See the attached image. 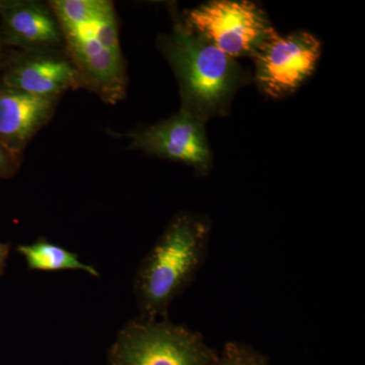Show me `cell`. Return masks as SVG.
Instances as JSON below:
<instances>
[{
  "instance_id": "5",
  "label": "cell",
  "mask_w": 365,
  "mask_h": 365,
  "mask_svg": "<svg viewBox=\"0 0 365 365\" xmlns=\"http://www.w3.org/2000/svg\"><path fill=\"white\" fill-rule=\"evenodd\" d=\"M185 25L232 58L254 57L275 29L256 4L215 0L184 14Z\"/></svg>"
},
{
  "instance_id": "8",
  "label": "cell",
  "mask_w": 365,
  "mask_h": 365,
  "mask_svg": "<svg viewBox=\"0 0 365 365\" xmlns=\"http://www.w3.org/2000/svg\"><path fill=\"white\" fill-rule=\"evenodd\" d=\"M0 83L43 98H60L67 91L85 88L64 50H9L0 69Z\"/></svg>"
},
{
  "instance_id": "15",
  "label": "cell",
  "mask_w": 365,
  "mask_h": 365,
  "mask_svg": "<svg viewBox=\"0 0 365 365\" xmlns=\"http://www.w3.org/2000/svg\"><path fill=\"white\" fill-rule=\"evenodd\" d=\"M7 52H9V49H7L6 44H4L1 32H0V69H1L2 63H4V59H6Z\"/></svg>"
},
{
  "instance_id": "1",
  "label": "cell",
  "mask_w": 365,
  "mask_h": 365,
  "mask_svg": "<svg viewBox=\"0 0 365 365\" xmlns=\"http://www.w3.org/2000/svg\"><path fill=\"white\" fill-rule=\"evenodd\" d=\"M64 41V52L76 67L85 88L103 102L116 105L126 96V63L114 4L109 0H53Z\"/></svg>"
},
{
  "instance_id": "3",
  "label": "cell",
  "mask_w": 365,
  "mask_h": 365,
  "mask_svg": "<svg viewBox=\"0 0 365 365\" xmlns=\"http://www.w3.org/2000/svg\"><path fill=\"white\" fill-rule=\"evenodd\" d=\"M211 222L205 215L180 212L143 257L133 278L139 317L169 319V309L195 280L207 258Z\"/></svg>"
},
{
  "instance_id": "7",
  "label": "cell",
  "mask_w": 365,
  "mask_h": 365,
  "mask_svg": "<svg viewBox=\"0 0 365 365\" xmlns=\"http://www.w3.org/2000/svg\"><path fill=\"white\" fill-rule=\"evenodd\" d=\"M130 148L163 160L185 163L199 176H207L212 157L205 123L180 110L158 123L130 132Z\"/></svg>"
},
{
  "instance_id": "12",
  "label": "cell",
  "mask_w": 365,
  "mask_h": 365,
  "mask_svg": "<svg viewBox=\"0 0 365 365\" xmlns=\"http://www.w3.org/2000/svg\"><path fill=\"white\" fill-rule=\"evenodd\" d=\"M213 365H269V361L251 345L230 341L223 346Z\"/></svg>"
},
{
  "instance_id": "9",
  "label": "cell",
  "mask_w": 365,
  "mask_h": 365,
  "mask_svg": "<svg viewBox=\"0 0 365 365\" xmlns=\"http://www.w3.org/2000/svg\"><path fill=\"white\" fill-rule=\"evenodd\" d=\"M0 32L9 50H64L61 26L49 2L0 0Z\"/></svg>"
},
{
  "instance_id": "4",
  "label": "cell",
  "mask_w": 365,
  "mask_h": 365,
  "mask_svg": "<svg viewBox=\"0 0 365 365\" xmlns=\"http://www.w3.org/2000/svg\"><path fill=\"white\" fill-rule=\"evenodd\" d=\"M218 352L202 334L169 319L127 322L108 351L109 365H213Z\"/></svg>"
},
{
  "instance_id": "14",
  "label": "cell",
  "mask_w": 365,
  "mask_h": 365,
  "mask_svg": "<svg viewBox=\"0 0 365 365\" xmlns=\"http://www.w3.org/2000/svg\"><path fill=\"white\" fill-rule=\"evenodd\" d=\"M11 244H4L0 242V277L4 273V269L6 267V260L11 253Z\"/></svg>"
},
{
  "instance_id": "13",
  "label": "cell",
  "mask_w": 365,
  "mask_h": 365,
  "mask_svg": "<svg viewBox=\"0 0 365 365\" xmlns=\"http://www.w3.org/2000/svg\"><path fill=\"white\" fill-rule=\"evenodd\" d=\"M21 157L14 155L0 143V179H11L21 167Z\"/></svg>"
},
{
  "instance_id": "10",
  "label": "cell",
  "mask_w": 365,
  "mask_h": 365,
  "mask_svg": "<svg viewBox=\"0 0 365 365\" xmlns=\"http://www.w3.org/2000/svg\"><path fill=\"white\" fill-rule=\"evenodd\" d=\"M60 98L29 95L0 83V143L20 155L49 123Z\"/></svg>"
},
{
  "instance_id": "6",
  "label": "cell",
  "mask_w": 365,
  "mask_h": 365,
  "mask_svg": "<svg viewBox=\"0 0 365 365\" xmlns=\"http://www.w3.org/2000/svg\"><path fill=\"white\" fill-rule=\"evenodd\" d=\"M321 52V43L312 34L281 36L274 31L253 57L257 86L270 98L292 95L313 74Z\"/></svg>"
},
{
  "instance_id": "11",
  "label": "cell",
  "mask_w": 365,
  "mask_h": 365,
  "mask_svg": "<svg viewBox=\"0 0 365 365\" xmlns=\"http://www.w3.org/2000/svg\"><path fill=\"white\" fill-rule=\"evenodd\" d=\"M18 253L25 259L29 270L55 272L61 270H81L93 277H100L97 269L79 260L78 254L41 237L32 244L20 245Z\"/></svg>"
},
{
  "instance_id": "2",
  "label": "cell",
  "mask_w": 365,
  "mask_h": 365,
  "mask_svg": "<svg viewBox=\"0 0 365 365\" xmlns=\"http://www.w3.org/2000/svg\"><path fill=\"white\" fill-rule=\"evenodd\" d=\"M158 47L176 76L181 110L206 123L227 116L237 91L251 83V72L185 25L174 14V26L158 38Z\"/></svg>"
}]
</instances>
